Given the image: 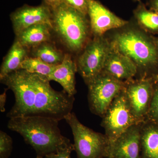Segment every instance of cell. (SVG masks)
I'll return each instance as SVG.
<instances>
[{"label": "cell", "mask_w": 158, "mask_h": 158, "mask_svg": "<svg viewBox=\"0 0 158 158\" xmlns=\"http://www.w3.org/2000/svg\"><path fill=\"white\" fill-rule=\"evenodd\" d=\"M1 83L13 91L15 102L6 116L9 118L31 116L36 98L31 73L19 69L0 79Z\"/></svg>", "instance_id": "6"}, {"label": "cell", "mask_w": 158, "mask_h": 158, "mask_svg": "<svg viewBox=\"0 0 158 158\" xmlns=\"http://www.w3.org/2000/svg\"><path fill=\"white\" fill-rule=\"evenodd\" d=\"M13 149V140L7 133L0 131V158H9Z\"/></svg>", "instance_id": "22"}, {"label": "cell", "mask_w": 158, "mask_h": 158, "mask_svg": "<svg viewBox=\"0 0 158 158\" xmlns=\"http://www.w3.org/2000/svg\"><path fill=\"white\" fill-rule=\"evenodd\" d=\"M111 48V43L107 38L104 36L94 37L81 52L76 62L77 72L86 84L103 70Z\"/></svg>", "instance_id": "9"}, {"label": "cell", "mask_w": 158, "mask_h": 158, "mask_svg": "<svg viewBox=\"0 0 158 158\" xmlns=\"http://www.w3.org/2000/svg\"><path fill=\"white\" fill-rule=\"evenodd\" d=\"M86 84L90 110L102 117L111 103L124 89L125 83L102 71Z\"/></svg>", "instance_id": "7"}, {"label": "cell", "mask_w": 158, "mask_h": 158, "mask_svg": "<svg viewBox=\"0 0 158 158\" xmlns=\"http://www.w3.org/2000/svg\"><path fill=\"white\" fill-rule=\"evenodd\" d=\"M102 118L101 125L110 142V151L113 143L122 133L133 125L141 123L138 122L133 115L124 89L114 99Z\"/></svg>", "instance_id": "8"}, {"label": "cell", "mask_w": 158, "mask_h": 158, "mask_svg": "<svg viewBox=\"0 0 158 158\" xmlns=\"http://www.w3.org/2000/svg\"><path fill=\"white\" fill-rule=\"evenodd\" d=\"M74 151L73 144H71L68 147L59 150L57 152L50 154L46 156L45 158H71V153Z\"/></svg>", "instance_id": "25"}, {"label": "cell", "mask_w": 158, "mask_h": 158, "mask_svg": "<svg viewBox=\"0 0 158 158\" xmlns=\"http://www.w3.org/2000/svg\"><path fill=\"white\" fill-rule=\"evenodd\" d=\"M9 88H7L5 89L4 92L0 95V110L2 113H4L6 111V99H7V90Z\"/></svg>", "instance_id": "26"}, {"label": "cell", "mask_w": 158, "mask_h": 158, "mask_svg": "<svg viewBox=\"0 0 158 158\" xmlns=\"http://www.w3.org/2000/svg\"><path fill=\"white\" fill-rule=\"evenodd\" d=\"M103 71L115 79L124 82L134 79L138 74V68L132 60L115 50L112 46Z\"/></svg>", "instance_id": "14"}, {"label": "cell", "mask_w": 158, "mask_h": 158, "mask_svg": "<svg viewBox=\"0 0 158 158\" xmlns=\"http://www.w3.org/2000/svg\"><path fill=\"white\" fill-rule=\"evenodd\" d=\"M77 72L76 62L73 60L69 54H65L62 63L56 65L48 79L59 83L64 91L69 95L74 96L77 93L75 81Z\"/></svg>", "instance_id": "15"}, {"label": "cell", "mask_w": 158, "mask_h": 158, "mask_svg": "<svg viewBox=\"0 0 158 158\" xmlns=\"http://www.w3.org/2000/svg\"><path fill=\"white\" fill-rule=\"evenodd\" d=\"M52 27L47 24H38L29 27L16 36L17 40L30 49L43 43L50 41Z\"/></svg>", "instance_id": "16"}, {"label": "cell", "mask_w": 158, "mask_h": 158, "mask_svg": "<svg viewBox=\"0 0 158 158\" xmlns=\"http://www.w3.org/2000/svg\"><path fill=\"white\" fill-rule=\"evenodd\" d=\"M145 121L158 123V84L154 88L150 106Z\"/></svg>", "instance_id": "23"}, {"label": "cell", "mask_w": 158, "mask_h": 158, "mask_svg": "<svg viewBox=\"0 0 158 158\" xmlns=\"http://www.w3.org/2000/svg\"><path fill=\"white\" fill-rule=\"evenodd\" d=\"M133 1H134V2H139L140 1H141V0H132Z\"/></svg>", "instance_id": "30"}, {"label": "cell", "mask_w": 158, "mask_h": 158, "mask_svg": "<svg viewBox=\"0 0 158 158\" xmlns=\"http://www.w3.org/2000/svg\"><path fill=\"white\" fill-rule=\"evenodd\" d=\"M59 122L42 116L15 117L9 118L8 127L19 134L31 145L36 153V157L43 158L72 144L69 139L62 135Z\"/></svg>", "instance_id": "1"}, {"label": "cell", "mask_w": 158, "mask_h": 158, "mask_svg": "<svg viewBox=\"0 0 158 158\" xmlns=\"http://www.w3.org/2000/svg\"><path fill=\"white\" fill-rule=\"evenodd\" d=\"M36 158H40L36 157Z\"/></svg>", "instance_id": "31"}, {"label": "cell", "mask_w": 158, "mask_h": 158, "mask_svg": "<svg viewBox=\"0 0 158 158\" xmlns=\"http://www.w3.org/2000/svg\"><path fill=\"white\" fill-rule=\"evenodd\" d=\"M125 27L109 40L111 46L136 64L138 78L150 77V72L158 66V48L153 37L141 29Z\"/></svg>", "instance_id": "2"}, {"label": "cell", "mask_w": 158, "mask_h": 158, "mask_svg": "<svg viewBox=\"0 0 158 158\" xmlns=\"http://www.w3.org/2000/svg\"><path fill=\"white\" fill-rule=\"evenodd\" d=\"M36 98L31 116H39L53 118L58 121L65 119L72 113L74 97L64 90H54L48 79L36 73H31Z\"/></svg>", "instance_id": "4"}, {"label": "cell", "mask_w": 158, "mask_h": 158, "mask_svg": "<svg viewBox=\"0 0 158 158\" xmlns=\"http://www.w3.org/2000/svg\"><path fill=\"white\" fill-rule=\"evenodd\" d=\"M124 91L133 115L139 123L145 121L153 94L152 77L132 79L125 82Z\"/></svg>", "instance_id": "10"}, {"label": "cell", "mask_w": 158, "mask_h": 158, "mask_svg": "<svg viewBox=\"0 0 158 158\" xmlns=\"http://www.w3.org/2000/svg\"><path fill=\"white\" fill-rule=\"evenodd\" d=\"M64 119L71 129L77 158H108L110 142L105 134L85 126L73 112Z\"/></svg>", "instance_id": "5"}, {"label": "cell", "mask_w": 158, "mask_h": 158, "mask_svg": "<svg viewBox=\"0 0 158 158\" xmlns=\"http://www.w3.org/2000/svg\"><path fill=\"white\" fill-rule=\"evenodd\" d=\"M52 30L69 50L79 53L90 40L88 16L61 3L52 10Z\"/></svg>", "instance_id": "3"}, {"label": "cell", "mask_w": 158, "mask_h": 158, "mask_svg": "<svg viewBox=\"0 0 158 158\" xmlns=\"http://www.w3.org/2000/svg\"><path fill=\"white\" fill-rule=\"evenodd\" d=\"M29 49L15 40L4 58L0 69V79L18 70L22 62L28 56Z\"/></svg>", "instance_id": "18"}, {"label": "cell", "mask_w": 158, "mask_h": 158, "mask_svg": "<svg viewBox=\"0 0 158 158\" xmlns=\"http://www.w3.org/2000/svg\"><path fill=\"white\" fill-rule=\"evenodd\" d=\"M140 158H158V125L144 121L141 130Z\"/></svg>", "instance_id": "17"}, {"label": "cell", "mask_w": 158, "mask_h": 158, "mask_svg": "<svg viewBox=\"0 0 158 158\" xmlns=\"http://www.w3.org/2000/svg\"><path fill=\"white\" fill-rule=\"evenodd\" d=\"M16 36L29 27L38 24H47L52 27V13L45 4L31 6L24 5L10 15Z\"/></svg>", "instance_id": "12"}, {"label": "cell", "mask_w": 158, "mask_h": 158, "mask_svg": "<svg viewBox=\"0 0 158 158\" xmlns=\"http://www.w3.org/2000/svg\"><path fill=\"white\" fill-rule=\"evenodd\" d=\"M142 123L133 125L117 138L108 158H140Z\"/></svg>", "instance_id": "13"}, {"label": "cell", "mask_w": 158, "mask_h": 158, "mask_svg": "<svg viewBox=\"0 0 158 158\" xmlns=\"http://www.w3.org/2000/svg\"><path fill=\"white\" fill-rule=\"evenodd\" d=\"M62 0H43L44 4L48 6L51 10L56 8L61 4Z\"/></svg>", "instance_id": "27"}, {"label": "cell", "mask_w": 158, "mask_h": 158, "mask_svg": "<svg viewBox=\"0 0 158 158\" xmlns=\"http://www.w3.org/2000/svg\"><path fill=\"white\" fill-rule=\"evenodd\" d=\"M56 66L47 64L38 58L27 57L22 62L19 69H24L30 73L40 75L48 79Z\"/></svg>", "instance_id": "21"}, {"label": "cell", "mask_w": 158, "mask_h": 158, "mask_svg": "<svg viewBox=\"0 0 158 158\" xmlns=\"http://www.w3.org/2000/svg\"><path fill=\"white\" fill-rule=\"evenodd\" d=\"M61 3L88 16L89 0H62Z\"/></svg>", "instance_id": "24"}, {"label": "cell", "mask_w": 158, "mask_h": 158, "mask_svg": "<svg viewBox=\"0 0 158 158\" xmlns=\"http://www.w3.org/2000/svg\"><path fill=\"white\" fill-rule=\"evenodd\" d=\"M32 56L51 65L61 64L65 54L59 50L50 41L44 42L32 48Z\"/></svg>", "instance_id": "20"}, {"label": "cell", "mask_w": 158, "mask_h": 158, "mask_svg": "<svg viewBox=\"0 0 158 158\" xmlns=\"http://www.w3.org/2000/svg\"><path fill=\"white\" fill-rule=\"evenodd\" d=\"M153 37L154 41L156 45L157 46L158 48V37Z\"/></svg>", "instance_id": "29"}, {"label": "cell", "mask_w": 158, "mask_h": 158, "mask_svg": "<svg viewBox=\"0 0 158 158\" xmlns=\"http://www.w3.org/2000/svg\"><path fill=\"white\" fill-rule=\"evenodd\" d=\"M133 11L134 17L141 30L148 34L158 33V14L146 8L141 1Z\"/></svg>", "instance_id": "19"}, {"label": "cell", "mask_w": 158, "mask_h": 158, "mask_svg": "<svg viewBox=\"0 0 158 158\" xmlns=\"http://www.w3.org/2000/svg\"><path fill=\"white\" fill-rule=\"evenodd\" d=\"M148 5L150 9L158 14V0H148Z\"/></svg>", "instance_id": "28"}, {"label": "cell", "mask_w": 158, "mask_h": 158, "mask_svg": "<svg viewBox=\"0 0 158 158\" xmlns=\"http://www.w3.org/2000/svg\"><path fill=\"white\" fill-rule=\"evenodd\" d=\"M88 16L91 33L94 37L103 36L108 31L121 28L129 23L98 0H89Z\"/></svg>", "instance_id": "11"}]
</instances>
